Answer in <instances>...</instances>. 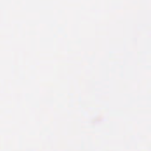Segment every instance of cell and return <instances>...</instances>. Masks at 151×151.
I'll list each match as a JSON object with an SVG mask.
<instances>
[]
</instances>
